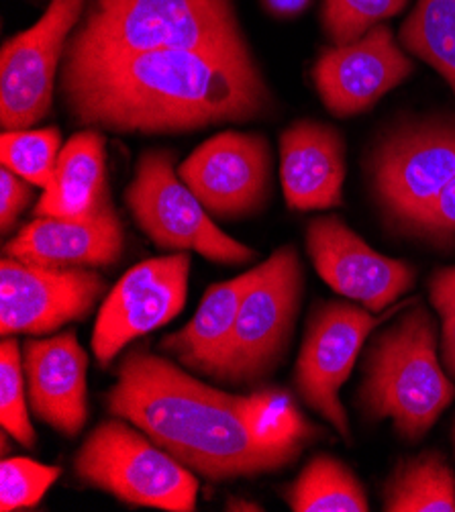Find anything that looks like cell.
Returning <instances> with one entry per match:
<instances>
[{"label":"cell","instance_id":"cell-1","mask_svg":"<svg viewBox=\"0 0 455 512\" xmlns=\"http://www.w3.org/2000/svg\"><path fill=\"white\" fill-rule=\"evenodd\" d=\"M105 404L211 482L280 472L319 435L286 390L227 394L143 347L123 357Z\"/></svg>","mask_w":455,"mask_h":512},{"label":"cell","instance_id":"cell-2","mask_svg":"<svg viewBox=\"0 0 455 512\" xmlns=\"http://www.w3.org/2000/svg\"><path fill=\"white\" fill-rule=\"evenodd\" d=\"M60 94L72 121L119 135H180L272 113L251 51L156 49L64 60Z\"/></svg>","mask_w":455,"mask_h":512},{"label":"cell","instance_id":"cell-3","mask_svg":"<svg viewBox=\"0 0 455 512\" xmlns=\"http://www.w3.org/2000/svg\"><path fill=\"white\" fill-rule=\"evenodd\" d=\"M156 49L249 51L233 0H86L64 60Z\"/></svg>","mask_w":455,"mask_h":512},{"label":"cell","instance_id":"cell-4","mask_svg":"<svg viewBox=\"0 0 455 512\" xmlns=\"http://www.w3.org/2000/svg\"><path fill=\"white\" fill-rule=\"evenodd\" d=\"M368 421H392L404 441H421L455 398L437 357V325L425 306L400 315L376 335L358 392Z\"/></svg>","mask_w":455,"mask_h":512},{"label":"cell","instance_id":"cell-5","mask_svg":"<svg viewBox=\"0 0 455 512\" xmlns=\"http://www.w3.org/2000/svg\"><path fill=\"white\" fill-rule=\"evenodd\" d=\"M74 474L125 504L170 512L196 508L194 472L121 417L98 423L88 433L74 455Z\"/></svg>","mask_w":455,"mask_h":512},{"label":"cell","instance_id":"cell-6","mask_svg":"<svg viewBox=\"0 0 455 512\" xmlns=\"http://www.w3.org/2000/svg\"><path fill=\"white\" fill-rule=\"evenodd\" d=\"M302 290L300 258L292 245H284L262 262L231 339L207 376L229 386H254L272 376L292 341Z\"/></svg>","mask_w":455,"mask_h":512},{"label":"cell","instance_id":"cell-7","mask_svg":"<svg viewBox=\"0 0 455 512\" xmlns=\"http://www.w3.org/2000/svg\"><path fill=\"white\" fill-rule=\"evenodd\" d=\"M125 202L141 231L162 249L194 251L215 264L241 266L256 251L221 231L176 172L168 149L141 153Z\"/></svg>","mask_w":455,"mask_h":512},{"label":"cell","instance_id":"cell-8","mask_svg":"<svg viewBox=\"0 0 455 512\" xmlns=\"http://www.w3.org/2000/svg\"><path fill=\"white\" fill-rule=\"evenodd\" d=\"M86 0H52L41 19L0 51V125L31 129L52 111L56 74Z\"/></svg>","mask_w":455,"mask_h":512},{"label":"cell","instance_id":"cell-9","mask_svg":"<svg viewBox=\"0 0 455 512\" xmlns=\"http://www.w3.org/2000/svg\"><path fill=\"white\" fill-rule=\"evenodd\" d=\"M455 178V121L404 127L386 137L372 160V186L384 215L400 229L421 215Z\"/></svg>","mask_w":455,"mask_h":512},{"label":"cell","instance_id":"cell-10","mask_svg":"<svg viewBox=\"0 0 455 512\" xmlns=\"http://www.w3.org/2000/svg\"><path fill=\"white\" fill-rule=\"evenodd\" d=\"M382 323L368 309L331 300L313 311L296 360V390L347 443L351 441L341 386L351 376L370 333Z\"/></svg>","mask_w":455,"mask_h":512},{"label":"cell","instance_id":"cell-11","mask_svg":"<svg viewBox=\"0 0 455 512\" xmlns=\"http://www.w3.org/2000/svg\"><path fill=\"white\" fill-rule=\"evenodd\" d=\"M188 278L186 251L151 258L131 268L98 311L92 333L98 366L109 368L131 341L174 321L186 304Z\"/></svg>","mask_w":455,"mask_h":512},{"label":"cell","instance_id":"cell-12","mask_svg":"<svg viewBox=\"0 0 455 512\" xmlns=\"http://www.w3.org/2000/svg\"><path fill=\"white\" fill-rule=\"evenodd\" d=\"M103 276L86 268H45L3 258L0 335H47L82 321L105 294Z\"/></svg>","mask_w":455,"mask_h":512},{"label":"cell","instance_id":"cell-13","mask_svg":"<svg viewBox=\"0 0 455 512\" xmlns=\"http://www.w3.org/2000/svg\"><path fill=\"white\" fill-rule=\"evenodd\" d=\"M270 164L264 135L225 131L198 145L180 164L178 176L209 215L241 219L266 202Z\"/></svg>","mask_w":455,"mask_h":512},{"label":"cell","instance_id":"cell-14","mask_svg":"<svg viewBox=\"0 0 455 512\" xmlns=\"http://www.w3.org/2000/svg\"><path fill=\"white\" fill-rule=\"evenodd\" d=\"M307 251L317 274L341 296L372 313L384 311L415 286L409 262L386 258L337 217L313 219Z\"/></svg>","mask_w":455,"mask_h":512},{"label":"cell","instance_id":"cell-15","mask_svg":"<svg viewBox=\"0 0 455 512\" xmlns=\"http://www.w3.org/2000/svg\"><path fill=\"white\" fill-rule=\"evenodd\" d=\"M413 68L411 58L382 23L358 41L323 49L313 68V80L327 111L347 119L374 107L384 94L407 80Z\"/></svg>","mask_w":455,"mask_h":512},{"label":"cell","instance_id":"cell-16","mask_svg":"<svg viewBox=\"0 0 455 512\" xmlns=\"http://www.w3.org/2000/svg\"><path fill=\"white\" fill-rule=\"evenodd\" d=\"M86 368L88 355L74 331L23 343L31 413L66 437H76L88 421Z\"/></svg>","mask_w":455,"mask_h":512},{"label":"cell","instance_id":"cell-17","mask_svg":"<svg viewBox=\"0 0 455 512\" xmlns=\"http://www.w3.org/2000/svg\"><path fill=\"white\" fill-rule=\"evenodd\" d=\"M125 251V229L113 202L88 221L35 217L5 247L7 258L45 268H113Z\"/></svg>","mask_w":455,"mask_h":512},{"label":"cell","instance_id":"cell-18","mask_svg":"<svg viewBox=\"0 0 455 512\" xmlns=\"http://www.w3.org/2000/svg\"><path fill=\"white\" fill-rule=\"evenodd\" d=\"M280 176L294 211L341 207L345 182L343 135L323 123L298 121L280 137Z\"/></svg>","mask_w":455,"mask_h":512},{"label":"cell","instance_id":"cell-19","mask_svg":"<svg viewBox=\"0 0 455 512\" xmlns=\"http://www.w3.org/2000/svg\"><path fill=\"white\" fill-rule=\"evenodd\" d=\"M105 147L103 131L84 129L76 133L62 147L54 178L43 188L35 217L88 221L103 213L113 202Z\"/></svg>","mask_w":455,"mask_h":512},{"label":"cell","instance_id":"cell-20","mask_svg":"<svg viewBox=\"0 0 455 512\" xmlns=\"http://www.w3.org/2000/svg\"><path fill=\"white\" fill-rule=\"evenodd\" d=\"M260 272L262 264L233 280L209 286L196 315L180 331L166 335L160 347L182 368L207 376L227 347L241 304Z\"/></svg>","mask_w":455,"mask_h":512},{"label":"cell","instance_id":"cell-21","mask_svg":"<svg viewBox=\"0 0 455 512\" xmlns=\"http://www.w3.org/2000/svg\"><path fill=\"white\" fill-rule=\"evenodd\" d=\"M386 512H455V474L437 451L407 457L384 486Z\"/></svg>","mask_w":455,"mask_h":512},{"label":"cell","instance_id":"cell-22","mask_svg":"<svg viewBox=\"0 0 455 512\" xmlns=\"http://www.w3.org/2000/svg\"><path fill=\"white\" fill-rule=\"evenodd\" d=\"M294 512H368L370 502L358 476L341 459L321 453L284 494Z\"/></svg>","mask_w":455,"mask_h":512},{"label":"cell","instance_id":"cell-23","mask_svg":"<svg viewBox=\"0 0 455 512\" xmlns=\"http://www.w3.org/2000/svg\"><path fill=\"white\" fill-rule=\"evenodd\" d=\"M400 43L455 92V0H419L400 27Z\"/></svg>","mask_w":455,"mask_h":512},{"label":"cell","instance_id":"cell-24","mask_svg":"<svg viewBox=\"0 0 455 512\" xmlns=\"http://www.w3.org/2000/svg\"><path fill=\"white\" fill-rule=\"evenodd\" d=\"M60 153L62 135L56 127L17 129L0 135V162H3V168L39 188H47L52 182Z\"/></svg>","mask_w":455,"mask_h":512},{"label":"cell","instance_id":"cell-25","mask_svg":"<svg viewBox=\"0 0 455 512\" xmlns=\"http://www.w3.org/2000/svg\"><path fill=\"white\" fill-rule=\"evenodd\" d=\"M25 382L19 341L5 337L0 345V425L17 443L35 449L37 435L29 421Z\"/></svg>","mask_w":455,"mask_h":512},{"label":"cell","instance_id":"cell-26","mask_svg":"<svg viewBox=\"0 0 455 512\" xmlns=\"http://www.w3.org/2000/svg\"><path fill=\"white\" fill-rule=\"evenodd\" d=\"M409 0H325L321 19L335 45L362 39L370 29L398 15Z\"/></svg>","mask_w":455,"mask_h":512},{"label":"cell","instance_id":"cell-27","mask_svg":"<svg viewBox=\"0 0 455 512\" xmlns=\"http://www.w3.org/2000/svg\"><path fill=\"white\" fill-rule=\"evenodd\" d=\"M62 470L29 457H5L0 464V510H23L37 506Z\"/></svg>","mask_w":455,"mask_h":512},{"label":"cell","instance_id":"cell-28","mask_svg":"<svg viewBox=\"0 0 455 512\" xmlns=\"http://www.w3.org/2000/svg\"><path fill=\"white\" fill-rule=\"evenodd\" d=\"M404 231L437 247L455 245V178L437 194L429 207L417 215Z\"/></svg>","mask_w":455,"mask_h":512},{"label":"cell","instance_id":"cell-29","mask_svg":"<svg viewBox=\"0 0 455 512\" xmlns=\"http://www.w3.org/2000/svg\"><path fill=\"white\" fill-rule=\"evenodd\" d=\"M429 298L441 319L443 366L455 378V264L439 268L429 280Z\"/></svg>","mask_w":455,"mask_h":512},{"label":"cell","instance_id":"cell-30","mask_svg":"<svg viewBox=\"0 0 455 512\" xmlns=\"http://www.w3.org/2000/svg\"><path fill=\"white\" fill-rule=\"evenodd\" d=\"M33 184L15 172L0 168V231L7 235L17 225L21 213L33 200Z\"/></svg>","mask_w":455,"mask_h":512},{"label":"cell","instance_id":"cell-31","mask_svg":"<svg viewBox=\"0 0 455 512\" xmlns=\"http://www.w3.org/2000/svg\"><path fill=\"white\" fill-rule=\"evenodd\" d=\"M309 5V0H264V7L276 17H294Z\"/></svg>","mask_w":455,"mask_h":512},{"label":"cell","instance_id":"cell-32","mask_svg":"<svg viewBox=\"0 0 455 512\" xmlns=\"http://www.w3.org/2000/svg\"><path fill=\"white\" fill-rule=\"evenodd\" d=\"M227 508H229V510H262V508L256 506V504H245V502H229Z\"/></svg>","mask_w":455,"mask_h":512},{"label":"cell","instance_id":"cell-33","mask_svg":"<svg viewBox=\"0 0 455 512\" xmlns=\"http://www.w3.org/2000/svg\"><path fill=\"white\" fill-rule=\"evenodd\" d=\"M453 443H455V423H453Z\"/></svg>","mask_w":455,"mask_h":512}]
</instances>
